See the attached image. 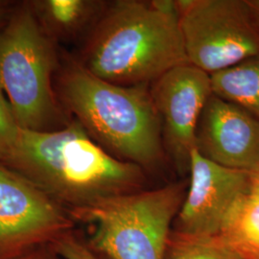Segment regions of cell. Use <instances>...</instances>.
<instances>
[{
  "instance_id": "cell-17",
  "label": "cell",
  "mask_w": 259,
  "mask_h": 259,
  "mask_svg": "<svg viewBox=\"0 0 259 259\" xmlns=\"http://www.w3.org/2000/svg\"><path fill=\"white\" fill-rule=\"evenodd\" d=\"M17 259H64L51 245L39 247L36 250H31Z\"/></svg>"
},
{
  "instance_id": "cell-10",
  "label": "cell",
  "mask_w": 259,
  "mask_h": 259,
  "mask_svg": "<svg viewBox=\"0 0 259 259\" xmlns=\"http://www.w3.org/2000/svg\"><path fill=\"white\" fill-rule=\"evenodd\" d=\"M195 149L222 166L259 171V121L240 107L211 94L197 125Z\"/></svg>"
},
{
  "instance_id": "cell-1",
  "label": "cell",
  "mask_w": 259,
  "mask_h": 259,
  "mask_svg": "<svg viewBox=\"0 0 259 259\" xmlns=\"http://www.w3.org/2000/svg\"><path fill=\"white\" fill-rule=\"evenodd\" d=\"M68 212L143 190L145 170L112 157L71 118L50 132L20 130L16 147L2 163Z\"/></svg>"
},
{
  "instance_id": "cell-16",
  "label": "cell",
  "mask_w": 259,
  "mask_h": 259,
  "mask_svg": "<svg viewBox=\"0 0 259 259\" xmlns=\"http://www.w3.org/2000/svg\"><path fill=\"white\" fill-rule=\"evenodd\" d=\"M21 127L0 91V163H2L17 145Z\"/></svg>"
},
{
  "instance_id": "cell-2",
  "label": "cell",
  "mask_w": 259,
  "mask_h": 259,
  "mask_svg": "<svg viewBox=\"0 0 259 259\" xmlns=\"http://www.w3.org/2000/svg\"><path fill=\"white\" fill-rule=\"evenodd\" d=\"M76 60L96 77L124 87L151 84L170 69L189 64L177 1L107 3Z\"/></svg>"
},
{
  "instance_id": "cell-14",
  "label": "cell",
  "mask_w": 259,
  "mask_h": 259,
  "mask_svg": "<svg viewBox=\"0 0 259 259\" xmlns=\"http://www.w3.org/2000/svg\"><path fill=\"white\" fill-rule=\"evenodd\" d=\"M165 259H247L220 235L170 233Z\"/></svg>"
},
{
  "instance_id": "cell-3",
  "label": "cell",
  "mask_w": 259,
  "mask_h": 259,
  "mask_svg": "<svg viewBox=\"0 0 259 259\" xmlns=\"http://www.w3.org/2000/svg\"><path fill=\"white\" fill-rule=\"evenodd\" d=\"M55 91L68 116L112 157L145 171L162 162L165 150L150 84L110 83L66 57L56 72Z\"/></svg>"
},
{
  "instance_id": "cell-11",
  "label": "cell",
  "mask_w": 259,
  "mask_h": 259,
  "mask_svg": "<svg viewBox=\"0 0 259 259\" xmlns=\"http://www.w3.org/2000/svg\"><path fill=\"white\" fill-rule=\"evenodd\" d=\"M30 3L52 37H70L85 27L91 29L107 4L90 0H41Z\"/></svg>"
},
{
  "instance_id": "cell-4",
  "label": "cell",
  "mask_w": 259,
  "mask_h": 259,
  "mask_svg": "<svg viewBox=\"0 0 259 259\" xmlns=\"http://www.w3.org/2000/svg\"><path fill=\"white\" fill-rule=\"evenodd\" d=\"M59 65L53 37L31 3L12 11L0 28V91L22 129L50 132L71 120L53 83Z\"/></svg>"
},
{
  "instance_id": "cell-5",
  "label": "cell",
  "mask_w": 259,
  "mask_h": 259,
  "mask_svg": "<svg viewBox=\"0 0 259 259\" xmlns=\"http://www.w3.org/2000/svg\"><path fill=\"white\" fill-rule=\"evenodd\" d=\"M185 195V185L176 183L105 199L70 215L90 225V243L111 259H165Z\"/></svg>"
},
{
  "instance_id": "cell-9",
  "label": "cell",
  "mask_w": 259,
  "mask_h": 259,
  "mask_svg": "<svg viewBox=\"0 0 259 259\" xmlns=\"http://www.w3.org/2000/svg\"><path fill=\"white\" fill-rule=\"evenodd\" d=\"M190 183L175 218L174 231L185 234L218 235L241 197L250 191V173L222 166L194 149L190 156Z\"/></svg>"
},
{
  "instance_id": "cell-6",
  "label": "cell",
  "mask_w": 259,
  "mask_h": 259,
  "mask_svg": "<svg viewBox=\"0 0 259 259\" xmlns=\"http://www.w3.org/2000/svg\"><path fill=\"white\" fill-rule=\"evenodd\" d=\"M188 63L208 74L259 55V34L246 0H178Z\"/></svg>"
},
{
  "instance_id": "cell-19",
  "label": "cell",
  "mask_w": 259,
  "mask_h": 259,
  "mask_svg": "<svg viewBox=\"0 0 259 259\" xmlns=\"http://www.w3.org/2000/svg\"><path fill=\"white\" fill-rule=\"evenodd\" d=\"M12 13V9L10 7L8 2L0 1V28L2 27L7 19H9L10 15Z\"/></svg>"
},
{
  "instance_id": "cell-13",
  "label": "cell",
  "mask_w": 259,
  "mask_h": 259,
  "mask_svg": "<svg viewBox=\"0 0 259 259\" xmlns=\"http://www.w3.org/2000/svg\"><path fill=\"white\" fill-rule=\"evenodd\" d=\"M247 259H259V189L250 191L233 206L218 234Z\"/></svg>"
},
{
  "instance_id": "cell-12",
  "label": "cell",
  "mask_w": 259,
  "mask_h": 259,
  "mask_svg": "<svg viewBox=\"0 0 259 259\" xmlns=\"http://www.w3.org/2000/svg\"><path fill=\"white\" fill-rule=\"evenodd\" d=\"M214 95L248 111L259 121V55L210 74Z\"/></svg>"
},
{
  "instance_id": "cell-18",
  "label": "cell",
  "mask_w": 259,
  "mask_h": 259,
  "mask_svg": "<svg viewBox=\"0 0 259 259\" xmlns=\"http://www.w3.org/2000/svg\"><path fill=\"white\" fill-rule=\"evenodd\" d=\"M249 6L250 16L259 34V0H246Z\"/></svg>"
},
{
  "instance_id": "cell-20",
  "label": "cell",
  "mask_w": 259,
  "mask_h": 259,
  "mask_svg": "<svg viewBox=\"0 0 259 259\" xmlns=\"http://www.w3.org/2000/svg\"><path fill=\"white\" fill-rule=\"evenodd\" d=\"M250 176H251V185L259 189V171L250 173Z\"/></svg>"
},
{
  "instance_id": "cell-15",
  "label": "cell",
  "mask_w": 259,
  "mask_h": 259,
  "mask_svg": "<svg viewBox=\"0 0 259 259\" xmlns=\"http://www.w3.org/2000/svg\"><path fill=\"white\" fill-rule=\"evenodd\" d=\"M52 246L64 259H111L96 250L76 228L61 235Z\"/></svg>"
},
{
  "instance_id": "cell-7",
  "label": "cell",
  "mask_w": 259,
  "mask_h": 259,
  "mask_svg": "<svg viewBox=\"0 0 259 259\" xmlns=\"http://www.w3.org/2000/svg\"><path fill=\"white\" fill-rule=\"evenodd\" d=\"M74 228L73 218L62 205L0 164V259L19 258Z\"/></svg>"
},
{
  "instance_id": "cell-8",
  "label": "cell",
  "mask_w": 259,
  "mask_h": 259,
  "mask_svg": "<svg viewBox=\"0 0 259 259\" xmlns=\"http://www.w3.org/2000/svg\"><path fill=\"white\" fill-rule=\"evenodd\" d=\"M164 150L177 167L189 170L197 125L212 94L210 75L191 64L178 65L150 84Z\"/></svg>"
}]
</instances>
